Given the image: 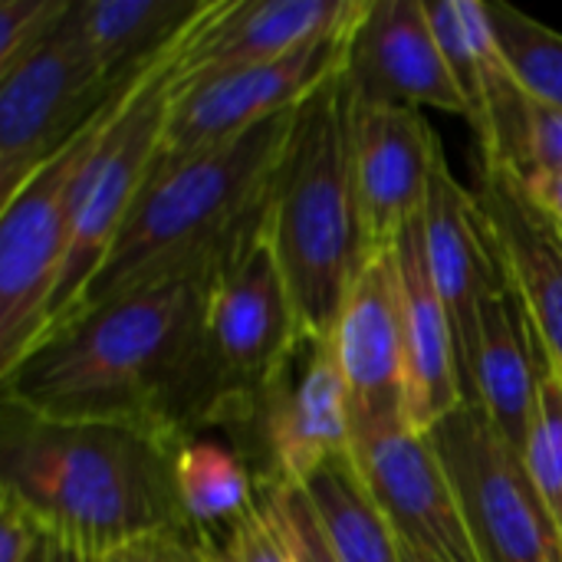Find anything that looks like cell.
I'll return each mask as SVG.
<instances>
[{
    "instance_id": "3957f363",
    "label": "cell",
    "mask_w": 562,
    "mask_h": 562,
    "mask_svg": "<svg viewBox=\"0 0 562 562\" xmlns=\"http://www.w3.org/2000/svg\"><path fill=\"white\" fill-rule=\"evenodd\" d=\"M346 66L300 102L263 207V227L306 342H329L369 260L352 171Z\"/></svg>"
},
{
    "instance_id": "8fae6325",
    "label": "cell",
    "mask_w": 562,
    "mask_h": 562,
    "mask_svg": "<svg viewBox=\"0 0 562 562\" xmlns=\"http://www.w3.org/2000/svg\"><path fill=\"white\" fill-rule=\"evenodd\" d=\"M395 537L431 562H484L428 435L402 418L352 428L349 448Z\"/></svg>"
},
{
    "instance_id": "ffe728a7",
    "label": "cell",
    "mask_w": 562,
    "mask_h": 562,
    "mask_svg": "<svg viewBox=\"0 0 562 562\" xmlns=\"http://www.w3.org/2000/svg\"><path fill=\"white\" fill-rule=\"evenodd\" d=\"M543 369L547 359L514 293L504 290L491 296L477 319V342L468 369V402H474L520 454L533 425Z\"/></svg>"
},
{
    "instance_id": "cb8c5ba5",
    "label": "cell",
    "mask_w": 562,
    "mask_h": 562,
    "mask_svg": "<svg viewBox=\"0 0 562 562\" xmlns=\"http://www.w3.org/2000/svg\"><path fill=\"white\" fill-rule=\"evenodd\" d=\"M487 20L520 89L540 105L562 109V33L510 3H487Z\"/></svg>"
},
{
    "instance_id": "277c9868",
    "label": "cell",
    "mask_w": 562,
    "mask_h": 562,
    "mask_svg": "<svg viewBox=\"0 0 562 562\" xmlns=\"http://www.w3.org/2000/svg\"><path fill=\"white\" fill-rule=\"evenodd\" d=\"M296 109L184 161L155 165L72 316L135 286L231 254L244 231L263 214Z\"/></svg>"
},
{
    "instance_id": "52a82bcc",
    "label": "cell",
    "mask_w": 562,
    "mask_h": 562,
    "mask_svg": "<svg viewBox=\"0 0 562 562\" xmlns=\"http://www.w3.org/2000/svg\"><path fill=\"white\" fill-rule=\"evenodd\" d=\"M198 23L188 26L184 36L142 76V82L132 89V95L125 99V105L119 109V115L99 138L95 151L89 155V161L76 181L69 247H66L63 273H59L40 339L72 316L86 286L99 273L109 247L115 244L132 204L138 201L142 188L148 184L155 161H158L161 138H165L171 99H175L178 63H181L184 46H188L191 33L198 30Z\"/></svg>"
},
{
    "instance_id": "f546056e",
    "label": "cell",
    "mask_w": 562,
    "mask_h": 562,
    "mask_svg": "<svg viewBox=\"0 0 562 562\" xmlns=\"http://www.w3.org/2000/svg\"><path fill=\"white\" fill-rule=\"evenodd\" d=\"M43 537V520L16 494L0 487V562H30Z\"/></svg>"
},
{
    "instance_id": "44dd1931",
    "label": "cell",
    "mask_w": 562,
    "mask_h": 562,
    "mask_svg": "<svg viewBox=\"0 0 562 562\" xmlns=\"http://www.w3.org/2000/svg\"><path fill=\"white\" fill-rule=\"evenodd\" d=\"M214 0H79L76 23L109 79L151 66Z\"/></svg>"
},
{
    "instance_id": "ba28073f",
    "label": "cell",
    "mask_w": 562,
    "mask_h": 562,
    "mask_svg": "<svg viewBox=\"0 0 562 562\" xmlns=\"http://www.w3.org/2000/svg\"><path fill=\"white\" fill-rule=\"evenodd\" d=\"M484 562H562L560 524L524 454L464 402L428 431Z\"/></svg>"
},
{
    "instance_id": "836d02e7",
    "label": "cell",
    "mask_w": 562,
    "mask_h": 562,
    "mask_svg": "<svg viewBox=\"0 0 562 562\" xmlns=\"http://www.w3.org/2000/svg\"><path fill=\"white\" fill-rule=\"evenodd\" d=\"M402 553H405V562H431V560H428V557H422L418 550L405 547V543H402Z\"/></svg>"
},
{
    "instance_id": "7a4b0ae2",
    "label": "cell",
    "mask_w": 562,
    "mask_h": 562,
    "mask_svg": "<svg viewBox=\"0 0 562 562\" xmlns=\"http://www.w3.org/2000/svg\"><path fill=\"white\" fill-rule=\"evenodd\" d=\"M181 435L135 422H53L3 402L0 487L89 560L188 530L175 484Z\"/></svg>"
},
{
    "instance_id": "9a60e30c",
    "label": "cell",
    "mask_w": 562,
    "mask_h": 562,
    "mask_svg": "<svg viewBox=\"0 0 562 562\" xmlns=\"http://www.w3.org/2000/svg\"><path fill=\"white\" fill-rule=\"evenodd\" d=\"M349 82L356 92L398 105H435L468 119V102L441 53L425 0H369L352 46Z\"/></svg>"
},
{
    "instance_id": "2e32d148",
    "label": "cell",
    "mask_w": 562,
    "mask_h": 562,
    "mask_svg": "<svg viewBox=\"0 0 562 562\" xmlns=\"http://www.w3.org/2000/svg\"><path fill=\"white\" fill-rule=\"evenodd\" d=\"M477 201L517 306L533 339L562 375V237L527 198L514 168H481Z\"/></svg>"
},
{
    "instance_id": "484cf974",
    "label": "cell",
    "mask_w": 562,
    "mask_h": 562,
    "mask_svg": "<svg viewBox=\"0 0 562 562\" xmlns=\"http://www.w3.org/2000/svg\"><path fill=\"white\" fill-rule=\"evenodd\" d=\"M257 501L273 520L280 540L286 543L293 562H339L306 491L280 477L257 481Z\"/></svg>"
},
{
    "instance_id": "7402d4cb",
    "label": "cell",
    "mask_w": 562,
    "mask_h": 562,
    "mask_svg": "<svg viewBox=\"0 0 562 562\" xmlns=\"http://www.w3.org/2000/svg\"><path fill=\"white\" fill-rule=\"evenodd\" d=\"M339 562H405L402 540L372 501L352 454H339L300 484Z\"/></svg>"
},
{
    "instance_id": "e0dca14e",
    "label": "cell",
    "mask_w": 562,
    "mask_h": 562,
    "mask_svg": "<svg viewBox=\"0 0 562 562\" xmlns=\"http://www.w3.org/2000/svg\"><path fill=\"white\" fill-rule=\"evenodd\" d=\"M366 0H214L178 63V86L270 63L359 20Z\"/></svg>"
},
{
    "instance_id": "8992f818",
    "label": "cell",
    "mask_w": 562,
    "mask_h": 562,
    "mask_svg": "<svg viewBox=\"0 0 562 562\" xmlns=\"http://www.w3.org/2000/svg\"><path fill=\"white\" fill-rule=\"evenodd\" d=\"M142 76L128 79L95 119L53 151L7 201H0V375L33 349L46 326L69 247L76 181Z\"/></svg>"
},
{
    "instance_id": "d6a6232c",
    "label": "cell",
    "mask_w": 562,
    "mask_h": 562,
    "mask_svg": "<svg viewBox=\"0 0 562 562\" xmlns=\"http://www.w3.org/2000/svg\"><path fill=\"white\" fill-rule=\"evenodd\" d=\"M30 562H95V560H89L79 547H72L69 540H63V537H56V533H49V530H46L43 543L36 547V553L30 557Z\"/></svg>"
},
{
    "instance_id": "30bf717a",
    "label": "cell",
    "mask_w": 562,
    "mask_h": 562,
    "mask_svg": "<svg viewBox=\"0 0 562 562\" xmlns=\"http://www.w3.org/2000/svg\"><path fill=\"white\" fill-rule=\"evenodd\" d=\"M369 7V0H366ZM366 13V10H362ZM362 20V16H359ZM359 20L293 49L290 56L211 76L204 82L178 86L155 165H175L224 142L240 138L267 119L293 112L336 69L349 63V46Z\"/></svg>"
},
{
    "instance_id": "5bb4252c",
    "label": "cell",
    "mask_w": 562,
    "mask_h": 562,
    "mask_svg": "<svg viewBox=\"0 0 562 562\" xmlns=\"http://www.w3.org/2000/svg\"><path fill=\"white\" fill-rule=\"evenodd\" d=\"M254 441L263 454L260 477H280L290 484H303L326 461L349 454V395L329 342L300 346L286 375L263 398Z\"/></svg>"
},
{
    "instance_id": "5b68a950",
    "label": "cell",
    "mask_w": 562,
    "mask_h": 562,
    "mask_svg": "<svg viewBox=\"0 0 562 562\" xmlns=\"http://www.w3.org/2000/svg\"><path fill=\"white\" fill-rule=\"evenodd\" d=\"M303 342L260 214L224 257L207 296L201 428L254 431L263 398L286 375Z\"/></svg>"
},
{
    "instance_id": "4dcf8cb0",
    "label": "cell",
    "mask_w": 562,
    "mask_h": 562,
    "mask_svg": "<svg viewBox=\"0 0 562 562\" xmlns=\"http://www.w3.org/2000/svg\"><path fill=\"white\" fill-rule=\"evenodd\" d=\"M99 562H211L201 540L191 530L158 533L148 540H138L132 547H122Z\"/></svg>"
},
{
    "instance_id": "83f0119b",
    "label": "cell",
    "mask_w": 562,
    "mask_h": 562,
    "mask_svg": "<svg viewBox=\"0 0 562 562\" xmlns=\"http://www.w3.org/2000/svg\"><path fill=\"white\" fill-rule=\"evenodd\" d=\"M211 562H293L267 510L257 507L217 533H194Z\"/></svg>"
},
{
    "instance_id": "6da1fadb",
    "label": "cell",
    "mask_w": 562,
    "mask_h": 562,
    "mask_svg": "<svg viewBox=\"0 0 562 562\" xmlns=\"http://www.w3.org/2000/svg\"><path fill=\"white\" fill-rule=\"evenodd\" d=\"M224 257L56 326L0 375L3 402L53 422H135L198 435L207 296Z\"/></svg>"
},
{
    "instance_id": "ac0fdd59",
    "label": "cell",
    "mask_w": 562,
    "mask_h": 562,
    "mask_svg": "<svg viewBox=\"0 0 562 562\" xmlns=\"http://www.w3.org/2000/svg\"><path fill=\"white\" fill-rule=\"evenodd\" d=\"M395 270L402 290V346H405V425L428 435L441 418L468 402L458 333L431 280L422 214L395 240Z\"/></svg>"
},
{
    "instance_id": "603a6c76",
    "label": "cell",
    "mask_w": 562,
    "mask_h": 562,
    "mask_svg": "<svg viewBox=\"0 0 562 562\" xmlns=\"http://www.w3.org/2000/svg\"><path fill=\"white\" fill-rule=\"evenodd\" d=\"M175 484L191 533H217L257 507V474L244 448L188 435L175 454Z\"/></svg>"
},
{
    "instance_id": "d6986e66",
    "label": "cell",
    "mask_w": 562,
    "mask_h": 562,
    "mask_svg": "<svg viewBox=\"0 0 562 562\" xmlns=\"http://www.w3.org/2000/svg\"><path fill=\"white\" fill-rule=\"evenodd\" d=\"M422 227H425L431 280L458 333L461 372H464V389H468V369H471V356L477 342L481 306L491 296L504 293L507 280H504L481 201L454 178V171L448 168V158H441L435 168L428 201L422 211Z\"/></svg>"
},
{
    "instance_id": "9c48e42d",
    "label": "cell",
    "mask_w": 562,
    "mask_h": 562,
    "mask_svg": "<svg viewBox=\"0 0 562 562\" xmlns=\"http://www.w3.org/2000/svg\"><path fill=\"white\" fill-rule=\"evenodd\" d=\"M145 69L109 79L79 30L72 7L63 30L46 46L0 72V201H7Z\"/></svg>"
},
{
    "instance_id": "4316f807",
    "label": "cell",
    "mask_w": 562,
    "mask_h": 562,
    "mask_svg": "<svg viewBox=\"0 0 562 562\" xmlns=\"http://www.w3.org/2000/svg\"><path fill=\"white\" fill-rule=\"evenodd\" d=\"M72 7L76 0H0V72L46 46Z\"/></svg>"
},
{
    "instance_id": "e575fe53",
    "label": "cell",
    "mask_w": 562,
    "mask_h": 562,
    "mask_svg": "<svg viewBox=\"0 0 562 562\" xmlns=\"http://www.w3.org/2000/svg\"><path fill=\"white\" fill-rule=\"evenodd\" d=\"M560 540H562V514H560Z\"/></svg>"
},
{
    "instance_id": "7c38bea8",
    "label": "cell",
    "mask_w": 562,
    "mask_h": 562,
    "mask_svg": "<svg viewBox=\"0 0 562 562\" xmlns=\"http://www.w3.org/2000/svg\"><path fill=\"white\" fill-rule=\"evenodd\" d=\"M349 132L362 231L372 257L392 250L402 227L425 211L435 168L445 155L422 109L369 99L356 89Z\"/></svg>"
},
{
    "instance_id": "f1b7e54d",
    "label": "cell",
    "mask_w": 562,
    "mask_h": 562,
    "mask_svg": "<svg viewBox=\"0 0 562 562\" xmlns=\"http://www.w3.org/2000/svg\"><path fill=\"white\" fill-rule=\"evenodd\" d=\"M520 171L562 175V109L540 105V102L530 99Z\"/></svg>"
},
{
    "instance_id": "4fadbf2b",
    "label": "cell",
    "mask_w": 562,
    "mask_h": 562,
    "mask_svg": "<svg viewBox=\"0 0 562 562\" xmlns=\"http://www.w3.org/2000/svg\"><path fill=\"white\" fill-rule=\"evenodd\" d=\"M329 349L349 395L352 428L405 422V346L395 250L366 260L333 326Z\"/></svg>"
},
{
    "instance_id": "d4e9b609",
    "label": "cell",
    "mask_w": 562,
    "mask_h": 562,
    "mask_svg": "<svg viewBox=\"0 0 562 562\" xmlns=\"http://www.w3.org/2000/svg\"><path fill=\"white\" fill-rule=\"evenodd\" d=\"M524 461L530 468L533 484L540 487L547 507L553 510L557 524L562 514V375L547 366L540 375V395L533 425L524 445Z\"/></svg>"
},
{
    "instance_id": "1f68e13d",
    "label": "cell",
    "mask_w": 562,
    "mask_h": 562,
    "mask_svg": "<svg viewBox=\"0 0 562 562\" xmlns=\"http://www.w3.org/2000/svg\"><path fill=\"white\" fill-rule=\"evenodd\" d=\"M527 198L540 207V214L557 227L562 237V175L553 171H517Z\"/></svg>"
}]
</instances>
